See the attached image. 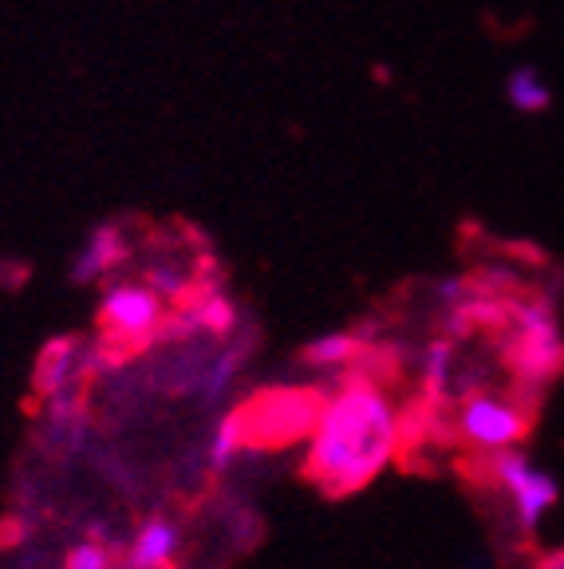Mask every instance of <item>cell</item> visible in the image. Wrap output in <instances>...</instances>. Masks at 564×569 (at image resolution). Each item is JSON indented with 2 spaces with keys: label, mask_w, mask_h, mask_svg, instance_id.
I'll return each instance as SVG.
<instances>
[{
  "label": "cell",
  "mask_w": 564,
  "mask_h": 569,
  "mask_svg": "<svg viewBox=\"0 0 564 569\" xmlns=\"http://www.w3.org/2000/svg\"><path fill=\"white\" fill-rule=\"evenodd\" d=\"M170 305L147 281H111L99 301V332L123 356L159 345Z\"/></svg>",
  "instance_id": "8992f818"
},
{
  "label": "cell",
  "mask_w": 564,
  "mask_h": 569,
  "mask_svg": "<svg viewBox=\"0 0 564 569\" xmlns=\"http://www.w3.org/2000/svg\"><path fill=\"white\" fill-rule=\"evenodd\" d=\"M178 553V526L170 518H147L134 530L131 546H127V566L131 569H167Z\"/></svg>",
  "instance_id": "9c48e42d"
},
{
  "label": "cell",
  "mask_w": 564,
  "mask_h": 569,
  "mask_svg": "<svg viewBox=\"0 0 564 569\" xmlns=\"http://www.w3.org/2000/svg\"><path fill=\"white\" fill-rule=\"evenodd\" d=\"M167 569H170V566H167Z\"/></svg>",
  "instance_id": "2e32d148"
},
{
  "label": "cell",
  "mask_w": 564,
  "mask_h": 569,
  "mask_svg": "<svg viewBox=\"0 0 564 569\" xmlns=\"http://www.w3.org/2000/svg\"><path fill=\"white\" fill-rule=\"evenodd\" d=\"M466 479L477 482V487H494L502 498H510V518L521 538H533L541 518L561 502V487H556L553 475L541 471L537 462L517 447L474 455V471H466Z\"/></svg>",
  "instance_id": "277c9868"
},
{
  "label": "cell",
  "mask_w": 564,
  "mask_h": 569,
  "mask_svg": "<svg viewBox=\"0 0 564 569\" xmlns=\"http://www.w3.org/2000/svg\"><path fill=\"white\" fill-rule=\"evenodd\" d=\"M367 340L360 332H324L316 337L309 348H304V365L312 368H332V372H344V368H355L367 356Z\"/></svg>",
  "instance_id": "30bf717a"
},
{
  "label": "cell",
  "mask_w": 564,
  "mask_h": 569,
  "mask_svg": "<svg viewBox=\"0 0 564 569\" xmlns=\"http://www.w3.org/2000/svg\"><path fill=\"white\" fill-rule=\"evenodd\" d=\"M111 569H131V566H127V561H123V566H111Z\"/></svg>",
  "instance_id": "9a60e30c"
},
{
  "label": "cell",
  "mask_w": 564,
  "mask_h": 569,
  "mask_svg": "<svg viewBox=\"0 0 564 569\" xmlns=\"http://www.w3.org/2000/svg\"><path fill=\"white\" fill-rule=\"evenodd\" d=\"M497 356L513 376L521 400L537 403V391L564 376V332L556 305L548 297H513L510 320L497 332Z\"/></svg>",
  "instance_id": "7a4b0ae2"
},
{
  "label": "cell",
  "mask_w": 564,
  "mask_h": 569,
  "mask_svg": "<svg viewBox=\"0 0 564 569\" xmlns=\"http://www.w3.org/2000/svg\"><path fill=\"white\" fill-rule=\"evenodd\" d=\"M450 419H454V436H459L462 451L490 455V451H505V447H521L533 436L537 403L521 400L517 391L497 396V391L470 388L466 396L454 400Z\"/></svg>",
  "instance_id": "5b68a950"
},
{
  "label": "cell",
  "mask_w": 564,
  "mask_h": 569,
  "mask_svg": "<svg viewBox=\"0 0 564 569\" xmlns=\"http://www.w3.org/2000/svg\"><path fill=\"white\" fill-rule=\"evenodd\" d=\"M241 455V439H238V427H233L230 416H221L218 431L210 439V471L213 475H225L233 467V459Z\"/></svg>",
  "instance_id": "7c38bea8"
},
{
  "label": "cell",
  "mask_w": 564,
  "mask_h": 569,
  "mask_svg": "<svg viewBox=\"0 0 564 569\" xmlns=\"http://www.w3.org/2000/svg\"><path fill=\"white\" fill-rule=\"evenodd\" d=\"M324 388H265L230 411L241 451H276L312 436L324 408Z\"/></svg>",
  "instance_id": "3957f363"
},
{
  "label": "cell",
  "mask_w": 564,
  "mask_h": 569,
  "mask_svg": "<svg viewBox=\"0 0 564 569\" xmlns=\"http://www.w3.org/2000/svg\"><path fill=\"white\" fill-rule=\"evenodd\" d=\"M115 558H111V546L103 542H80L71 546L68 558H63V569H111Z\"/></svg>",
  "instance_id": "4fadbf2b"
},
{
  "label": "cell",
  "mask_w": 564,
  "mask_h": 569,
  "mask_svg": "<svg viewBox=\"0 0 564 569\" xmlns=\"http://www.w3.org/2000/svg\"><path fill=\"white\" fill-rule=\"evenodd\" d=\"M80 376H88V348L75 337H60V340H52V345H44V352L36 360L32 388H36V396L52 400L60 391L75 388Z\"/></svg>",
  "instance_id": "52a82bcc"
},
{
  "label": "cell",
  "mask_w": 564,
  "mask_h": 569,
  "mask_svg": "<svg viewBox=\"0 0 564 569\" xmlns=\"http://www.w3.org/2000/svg\"><path fill=\"white\" fill-rule=\"evenodd\" d=\"M127 253H131V246H127V233L119 230V226H95V230L88 233V241L80 246V253H75V261H71V281L75 284H95L103 281L111 269H119L127 261Z\"/></svg>",
  "instance_id": "ba28073f"
},
{
  "label": "cell",
  "mask_w": 564,
  "mask_h": 569,
  "mask_svg": "<svg viewBox=\"0 0 564 569\" xmlns=\"http://www.w3.org/2000/svg\"><path fill=\"white\" fill-rule=\"evenodd\" d=\"M533 569H564V546H556V550L537 553V561H533Z\"/></svg>",
  "instance_id": "5bb4252c"
},
{
  "label": "cell",
  "mask_w": 564,
  "mask_h": 569,
  "mask_svg": "<svg viewBox=\"0 0 564 569\" xmlns=\"http://www.w3.org/2000/svg\"><path fill=\"white\" fill-rule=\"evenodd\" d=\"M399 455V408L387 383L367 368H344L340 388L324 396V408L300 462L304 482L328 498L360 495Z\"/></svg>",
  "instance_id": "6da1fadb"
},
{
  "label": "cell",
  "mask_w": 564,
  "mask_h": 569,
  "mask_svg": "<svg viewBox=\"0 0 564 569\" xmlns=\"http://www.w3.org/2000/svg\"><path fill=\"white\" fill-rule=\"evenodd\" d=\"M505 103L517 116H545L548 107H553V88H548V80L537 68L521 63V68H513L505 76Z\"/></svg>",
  "instance_id": "8fae6325"
}]
</instances>
